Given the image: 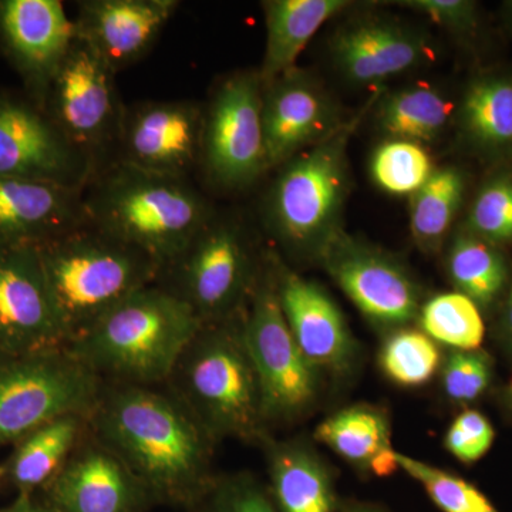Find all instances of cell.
<instances>
[{
	"instance_id": "obj_1",
	"label": "cell",
	"mask_w": 512,
	"mask_h": 512,
	"mask_svg": "<svg viewBox=\"0 0 512 512\" xmlns=\"http://www.w3.org/2000/svg\"><path fill=\"white\" fill-rule=\"evenodd\" d=\"M89 421L156 504L194 510L217 478V443L164 386L104 382Z\"/></svg>"
},
{
	"instance_id": "obj_2",
	"label": "cell",
	"mask_w": 512,
	"mask_h": 512,
	"mask_svg": "<svg viewBox=\"0 0 512 512\" xmlns=\"http://www.w3.org/2000/svg\"><path fill=\"white\" fill-rule=\"evenodd\" d=\"M87 222L140 249L163 269L214 214L188 178L111 163L84 187Z\"/></svg>"
},
{
	"instance_id": "obj_3",
	"label": "cell",
	"mask_w": 512,
	"mask_h": 512,
	"mask_svg": "<svg viewBox=\"0 0 512 512\" xmlns=\"http://www.w3.org/2000/svg\"><path fill=\"white\" fill-rule=\"evenodd\" d=\"M202 322L163 286L148 285L67 349L106 383L164 386Z\"/></svg>"
},
{
	"instance_id": "obj_4",
	"label": "cell",
	"mask_w": 512,
	"mask_h": 512,
	"mask_svg": "<svg viewBox=\"0 0 512 512\" xmlns=\"http://www.w3.org/2000/svg\"><path fill=\"white\" fill-rule=\"evenodd\" d=\"M241 318L201 325L164 384L215 443L269 436Z\"/></svg>"
},
{
	"instance_id": "obj_5",
	"label": "cell",
	"mask_w": 512,
	"mask_h": 512,
	"mask_svg": "<svg viewBox=\"0 0 512 512\" xmlns=\"http://www.w3.org/2000/svg\"><path fill=\"white\" fill-rule=\"evenodd\" d=\"M37 248L67 346L161 272L153 258L90 222Z\"/></svg>"
},
{
	"instance_id": "obj_6",
	"label": "cell",
	"mask_w": 512,
	"mask_h": 512,
	"mask_svg": "<svg viewBox=\"0 0 512 512\" xmlns=\"http://www.w3.org/2000/svg\"><path fill=\"white\" fill-rule=\"evenodd\" d=\"M362 116L279 167L265 201L266 225L296 258L319 259L342 229L350 178L348 148Z\"/></svg>"
},
{
	"instance_id": "obj_7",
	"label": "cell",
	"mask_w": 512,
	"mask_h": 512,
	"mask_svg": "<svg viewBox=\"0 0 512 512\" xmlns=\"http://www.w3.org/2000/svg\"><path fill=\"white\" fill-rule=\"evenodd\" d=\"M265 256L256 254L241 222L214 211L161 269L157 284L190 306L202 325L222 322L244 312Z\"/></svg>"
},
{
	"instance_id": "obj_8",
	"label": "cell",
	"mask_w": 512,
	"mask_h": 512,
	"mask_svg": "<svg viewBox=\"0 0 512 512\" xmlns=\"http://www.w3.org/2000/svg\"><path fill=\"white\" fill-rule=\"evenodd\" d=\"M103 384L67 348L0 356V447L57 417L90 416Z\"/></svg>"
},
{
	"instance_id": "obj_9",
	"label": "cell",
	"mask_w": 512,
	"mask_h": 512,
	"mask_svg": "<svg viewBox=\"0 0 512 512\" xmlns=\"http://www.w3.org/2000/svg\"><path fill=\"white\" fill-rule=\"evenodd\" d=\"M241 323L258 377L266 427L303 416L318 396V370L303 355L286 323L269 251Z\"/></svg>"
},
{
	"instance_id": "obj_10",
	"label": "cell",
	"mask_w": 512,
	"mask_h": 512,
	"mask_svg": "<svg viewBox=\"0 0 512 512\" xmlns=\"http://www.w3.org/2000/svg\"><path fill=\"white\" fill-rule=\"evenodd\" d=\"M116 74L76 37L40 103L67 140L92 161L96 173L114 161L126 111Z\"/></svg>"
},
{
	"instance_id": "obj_11",
	"label": "cell",
	"mask_w": 512,
	"mask_h": 512,
	"mask_svg": "<svg viewBox=\"0 0 512 512\" xmlns=\"http://www.w3.org/2000/svg\"><path fill=\"white\" fill-rule=\"evenodd\" d=\"M262 90L258 72H238L204 106L198 167L218 190H242L269 171Z\"/></svg>"
},
{
	"instance_id": "obj_12",
	"label": "cell",
	"mask_w": 512,
	"mask_h": 512,
	"mask_svg": "<svg viewBox=\"0 0 512 512\" xmlns=\"http://www.w3.org/2000/svg\"><path fill=\"white\" fill-rule=\"evenodd\" d=\"M92 161L67 140L32 97L0 93V177L86 187Z\"/></svg>"
},
{
	"instance_id": "obj_13",
	"label": "cell",
	"mask_w": 512,
	"mask_h": 512,
	"mask_svg": "<svg viewBox=\"0 0 512 512\" xmlns=\"http://www.w3.org/2000/svg\"><path fill=\"white\" fill-rule=\"evenodd\" d=\"M319 261L356 308L376 325L402 328L419 316V286L409 271L382 249L342 231Z\"/></svg>"
},
{
	"instance_id": "obj_14",
	"label": "cell",
	"mask_w": 512,
	"mask_h": 512,
	"mask_svg": "<svg viewBox=\"0 0 512 512\" xmlns=\"http://www.w3.org/2000/svg\"><path fill=\"white\" fill-rule=\"evenodd\" d=\"M202 121L204 107L195 101H143L126 107L114 161L188 178L200 165Z\"/></svg>"
},
{
	"instance_id": "obj_15",
	"label": "cell",
	"mask_w": 512,
	"mask_h": 512,
	"mask_svg": "<svg viewBox=\"0 0 512 512\" xmlns=\"http://www.w3.org/2000/svg\"><path fill=\"white\" fill-rule=\"evenodd\" d=\"M67 348L37 245H0V356Z\"/></svg>"
},
{
	"instance_id": "obj_16",
	"label": "cell",
	"mask_w": 512,
	"mask_h": 512,
	"mask_svg": "<svg viewBox=\"0 0 512 512\" xmlns=\"http://www.w3.org/2000/svg\"><path fill=\"white\" fill-rule=\"evenodd\" d=\"M262 87L269 170L325 140L345 123L328 90L298 66Z\"/></svg>"
},
{
	"instance_id": "obj_17",
	"label": "cell",
	"mask_w": 512,
	"mask_h": 512,
	"mask_svg": "<svg viewBox=\"0 0 512 512\" xmlns=\"http://www.w3.org/2000/svg\"><path fill=\"white\" fill-rule=\"evenodd\" d=\"M56 512H148L146 485L92 430L42 493Z\"/></svg>"
},
{
	"instance_id": "obj_18",
	"label": "cell",
	"mask_w": 512,
	"mask_h": 512,
	"mask_svg": "<svg viewBox=\"0 0 512 512\" xmlns=\"http://www.w3.org/2000/svg\"><path fill=\"white\" fill-rule=\"evenodd\" d=\"M74 39L73 19L60 0H0V47L37 103Z\"/></svg>"
},
{
	"instance_id": "obj_19",
	"label": "cell",
	"mask_w": 512,
	"mask_h": 512,
	"mask_svg": "<svg viewBox=\"0 0 512 512\" xmlns=\"http://www.w3.org/2000/svg\"><path fill=\"white\" fill-rule=\"evenodd\" d=\"M279 305L306 359L316 370L342 375L353 365L355 339L345 316L322 286L269 251Z\"/></svg>"
},
{
	"instance_id": "obj_20",
	"label": "cell",
	"mask_w": 512,
	"mask_h": 512,
	"mask_svg": "<svg viewBox=\"0 0 512 512\" xmlns=\"http://www.w3.org/2000/svg\"><path fill=\"white\" fill-rule=\"evenodd\" d=\"M180 5L178 0H83L73 19L76 37L119 73L147 56Z\"/></svg>"
},
{
	"instance_id": "obj_21",
	"label": "cell",
	"mask_w": 512,
	"mask_h": 512,
	"mask_svg": "<svg viewBox=\"0 0 512 512\" xmlns=\"http://www.w3.org/2000/svg\"><path fill=\"white\" fill-rule=\"evenodd\" d=\"M333 63L355 84H377L426 63L429 39L416 30L383 19L349 23L330 43Z\"/></svg>"
},
{
	"instance_id": "obj_22",
	"label": "cell",
	"mask_w": 512,
	"mask_h": 512,
	"mask_svg": "<svg viewBox=\"0 0 512 512\" xmlns=\"http://www.w3.org/2000/svg\"><path fill=\"white\" fill-rule=\"evenodd\" d=\"M84 188L0 177V245H42L86 224Z\"/></svg>"
},
{
	"instance_id": "obj_23",
	"label": "cell",
	"mask_w": 512,
	"mask_h": 512,
	"mask_svg": "<svg viewBox=\"0 0 512 512\" xmlns=\"http://www.w3.org/2000/svg\"><path fill=\"white\" fill-rule=\"evenodd\" d=\"M89 431V416L83 414H66L30 431L12 444L2 463L5 485L18 495L43 493Z\"/></svg>"
},
{
	"instance_id": "obj_24",
	"label": "cell",
	"mask_w": 512,
	"mask_h": 512,
	"mask_svg": "<svg viewBox=\"0 0 512 512\" xmlns=\"http://www.w3.org/2000/svg\"><path fill=\"white\" fill-rule=\"evenodd\" d=\"M269 494L279 512H339L328 467L303 441L265 437Z\"/></svg>"
},
{
	"instance_id": "obj_25",
	"label": "cell",
	"mask_w": 512,
	"mask_h": 512,
	"mask_svg": "<svg viewBox=\"0 0 512 512\" xmlns=\"http://www.w3.org/2000/svg\"><path fill=\"white\" fill-rule=\"evenodd\" d=\"M456 120L464 143L495 163L512 161V73L480 74L468 83Z\"/></svg>"
},
{
	"instance_id": "obj_26",
	"label": "cell",
	"mask_w": 512,
	"mask_h": 512,
	"mask_svg": "<svg viewBox=\"0 0 512 512\" xmlns=\"http://www.w3.org/2000/svg\"><path fill=\"white\" fill-rule=\"evenodd\" d=\"M349 8L346 0H265V55L258 70L262 84L295 69L312 37L333 16Z\"/></svg>"
},
{
	"instance_id": "obj_27",
	"label": "cell",
	"mask_w": 512,
	"mask_h": 512,
	"mask_svg": "<svg viewBox=\"0 0 512 512\" xmlns=\"http://www.w3.org/2000/svg\"><path fill=\"white\" fill-rule=\"evenodd\" d=\"M315 439L366 473L387 477L399 470L389 420L376 407L360 404L333 413L316 427Z\"/></svg>"
},
{
	"instance_id": "obj_28",
	"label": "cell",
	"mask_w": 512,
	"mask_h": 512,
	"mask_svg": "<svg viewBox=\"0 0 512 512\" xmlns=\"http://www.w3.org/2000/svg\"><path fill=\"white\" fill-rule=\"evenodd\" d=\"M451 101L440 90L417 84L386 94L377 104L376 123L389 138L433 143L453 119Z\"/></svg>"
},
{
	"instance_id": "obj_29",
	"label": "cell",
	"mask_w": 512,
	"mask_h": 512,
	"mask_svg": "<svg viewBox=\"0 0 512 512\" xmlns=\"http://www.w3.org/2000/svg\"><path fill=\"white\" fill-rule=\"evenodd\" d=\"M464 191V174L456 167H444L436 168L430 180L410 197V229L421 251H439L463 204Z\"/></svg>"
},
{
	"instance_id": "obj_30",
	"label": "cell",
	"mask_w": 512,
	"mask_h": 512,
	"mask_svg": "<svg viewBox=\"0 0 512 512\" xmlns=\"http://www.w3.org/2000/svg\"><path fill=\"white\" fill-rule=\"evenodd\" d=\"M447 268L458 292L470 298L478 308L497 301L507 284V264L500 249L470 232L454 238L448 251Z\"/></svg>"
},
{
	"instance_id": "obj_31",
	"label": "cell",
	"mask_w": 512,
	"mask_h": 512,
	"mask_svg": "<svg viewBox=\"0 0 512 512\" xmlns=\"http://www.w3.org/2000/svg\"><path fill=\"white\" fill-rule=\"evenodd\" d=\"M421 329L429 338L456 350H477L484 340L480 308L460 292L441 293L420 308Z\"/></svg>"
},
{
	"instance_id": "obj_32",
	"label": "cell",
	"mask_w": 512,
	"mask_h": 512,
	"mask_svg": "<svg viewBox=\"0 0 512 512\" xmlns=\"http://www.w3.org/2000/svg\"><path fill=\"white\" fill-rule=\"evenodd\" d=\"M436 171L430 154L421 144L387 138L373 153L370 175L380 190L393 195H412Z\"/></svg>"
},
{
	"instance_id": "obj_33",
	"label": "cell",
	"mask_w": 512,
	"mask_h": 512,
	"mask_svg": "<svg viewBox=\"0 0 512 512\" xmlns=\"http://www.w3.org/2000/svg\"><path fill=\"white\" fill-rule=\"evenodd\" d=\"M384 375L400 386L416 387L430 382L441 362L439 345L423 330L397 329L380 350Z\"/></svg>"
},
{
	"instance_id": "obj_34",
	"label": "cell",
	"mask_w": 512,
	"mask_h": 512,
	"mask_svg": "<svg viewBox=\"0 0 512 512\" xmlns=\"http://www.w3.org/2000/svg\"><path fill=\"white\" fill-rule=\"evenodd\" d=\"M399 470L416 480L443 512H500L487 495L464 478L396 451Z\"/></svg>"
},
{
	"instance_id": "obj_35",
	"label": "cell",
	"mask_w": 512,
	"mask_h": 512,
	"mask_svg": "<svg viewBox=\"0 0 512 512\" xmlns=\"http://www.w3.org/2000/svg\"><path fill=\"white\" fill-rule=\"evenodd\" d=\"M467 232L495 247L512 241L511 175H500L481 188L471 205Z\"/></svg>"
},
{
	"instance_id": "obj_36",
	"label": "cell",
	"mask_w": 512,
	"mask_h": 512,
	"mask_svg": "<svg viewBox=\"0 0 512 512\" xmlns=\"http://www.w3.org/2000/svg\"><path fill=\"white\" fill-rule=\"evenodd\" d=\"M197 512H279L268 488L248 473L217 476Z\"/></svg>"
},
{
	"instance_id": "obj_37",
	"label": "cell",
	"mask_w": 512,
	"mask_h": 512,
	"mask_svg": "<svg viewBox=\"0 0 512 512\" xmlns=\"http://www.w3.org/2000/svg\"><path fill=\"white\" fill-rule=\"evenodd\" d=\"M490 380V359L478 350H456L443 367V389L454 402H474Z\"/></svg>"
},
{
	"instance_id": "obj_38",
	"label": "cell",
	"mask_w": 512,
	"mask_h": 512,
	"mask_svg": "<svg viewBox=\"0 0 512 512\" xmlns=\"http://www.w3.org/2000/svg\"><path fill=\"white\" fill-rule=\"evenodd\" d=\"M495 431L490 421L477 410L458 414L448 427L444 446L463 463H476L493 446Z\"/></svg>"
},
{
	"instance_id": "obj_39",
	"label": "cell",
	"mask_w": 512,
	"mask_h": 512,
	"mask_svg": "<svg viewBox=\"0 0 512 512\" xmlns=\"http://www.w3.org/2000/svg\"><path fill=\"white\" fill-rule=\"evenodd\" d=\"M399 5L457 35H467L477 28L478 6L470 0H404Z\"/></svg>"
},
{
	"instance_id": "obj_40",
	"label": "cell",
	"mask_w": 512,
	"mask_h": 512,
	"mask_svg": "<svg viewBox=\"0 0 512 512\" xmlns=\"http://www.w3.org/2000/svg\"><path fill=\"white\" fill-rule=\"evenodd\" d=\"M0 512H56L46 503L39 500L36 495H16L15 501L6 507L0 508Z\"/></svg>"
},
{
	"instance_id": "obj_41",
	"label": "cell",
	"mask_w": 512,
	"mask_h": 512,
	"mask_svg": "<svg viewBox=\"0 0 512 512\" xmlns=\"http://www.w3.org/2000/svg\"><path fill=\"white\" fill-rule=\"evenodd\" d=\"M339 512H387L384 508L376 504L356 503L350 504L348 507L340 508Z\"/></svg>"
},
{
	"instance_id": "obj_42",
	"label": "cell",
	"mask_w": 512,
	"mask_h": 512,
	"mask_svg": "<svg viewBox=\"0 0 512 512\" xmlns=\"http://www.w3.org/2000/svg\"><path fill=\"white\" fill-rule=\"evenodd\" d=\"M505 329H507L508 336L512 340V286L510 296H508L507 308H505Z\"/></svg>"
},
{
	"instance_id": "obj_43",
	"label": "cell",
	"mask_w": 512,
	"mask_h": 512,
	"mask_svg": "<svg viewBox=\"0 0 512 512\" xmlns=\"http://www.w3.org/2000/svg\"><path fill=\"white\" fill-rule=\"evenodd\" d=\"M505 9V16H507V19L510 20L512 23V2H507L504 5Z\"/></svg>"
},
{
	"instance_id": "obj_44",
	"label": "cell",
	"mask_w": 512,
	"mask_h": 512,
	"mask_svg": "<svg viewBox=\"0 0 512 512\" xmlns=\"http://www.w3.org/2000/svg\"><path fill=\"white\" fill-rule=\"evenodd\" d=\"M505 397H507V402L508 404H510V407H512V379L510 380V383H508L507 392H505Z\"/></svg>"
},
{
	"instance_id": "obj_45",
	"label": "cell",
	"mask_w": 512,
	"mask_h": 512,
	"mask_svg": "<svg viewBox=\"0 0 512 512\" xmlns=\"http://www.w3.org/2000/svg\"><path fill=\"white\" fill-rule=\"evenodd\" d=\"M5 485V476H3V467L2 464H0V488Z\"/></svg>"
}]
</instances>
